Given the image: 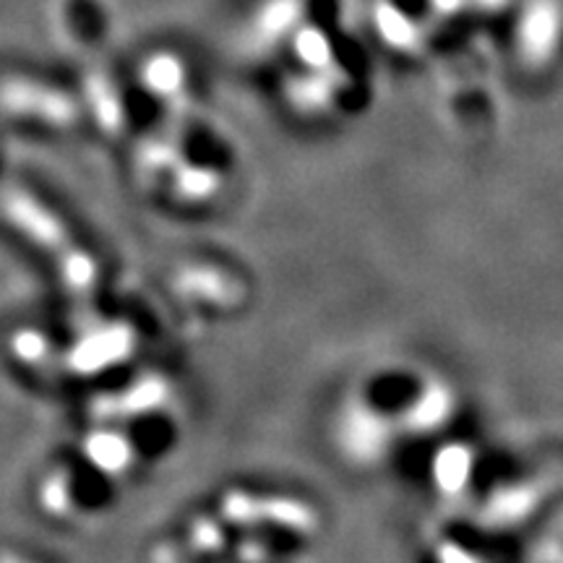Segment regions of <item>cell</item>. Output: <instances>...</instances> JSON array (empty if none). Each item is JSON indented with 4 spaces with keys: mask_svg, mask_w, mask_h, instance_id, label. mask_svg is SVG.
<instances>
[{
    "mask_svg": "<svg viewBox=\"0 0 563 563\" xmlns=\"http://www.w3.org/2000/svg\"><path fill=\"white\" fill-rule=\"evenodd\" d=\"M0 104L19 115L37 118L42 123H51L55 129H68L79 118L76 104L60 91L37 87L24 79H11L0 87Z\"/></svg>",
    "mask_w": 563,
    "mask_h": 563,
    "instance_id": "1",
    "label": "cell"
},
{
    "mask_svg": "<svg viewBox=\"0 0 563 563\" xmlns=\"http://www.w3.org/2000/svg\"><path fill=\"white\" fill-rule=\"evenodd\" d=\"M89 95L91 102H95L97 115H100V123L104 129L118 131L123 125V108H121V97H118L115 87L104 74H95L89 79Z\"/></svg>",
    "mask_w": 563,
    "mask_h": 563,
    "instance_id": "2",
    "label": "cell"
},
{
    "mask_svg": "<svg viewBox=\"0 0 563 563\" xmlns=\"http://www.w3.org/2000/svg\"><path fill=\"white\" fill-rule=\"evenodd\" d=\"M66 16L81 40H97L104 32V13L97 0H70Z\"/></svg>",
    "mask_w": 563,
    "mask_h": 563,
    "instance_id": "3",
    "label": "cell"
}]
</instances>
